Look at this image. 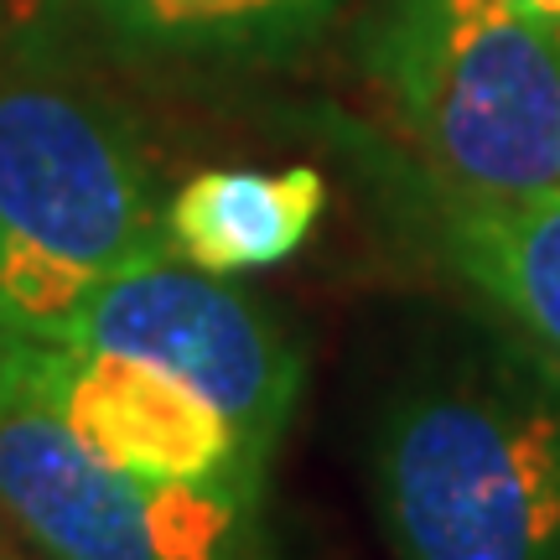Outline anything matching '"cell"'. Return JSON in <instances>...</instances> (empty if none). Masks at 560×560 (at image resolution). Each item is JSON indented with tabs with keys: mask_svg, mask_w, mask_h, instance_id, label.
I'll return each mask as SVG.
<instances>
[{
	"mask_svg": "<svg viewBox=\"0 0 560 560\" xmlns=\"http://www.w3.org/2000/svg\"><path fill=\"white\" fill-rule=\"evenodd\" d=\"M151 255L177 249L136 109L52 0H0V327Z\"/></svg>",
	"mask_w": 560,
	"mask_h": 560,
	"instance_id": "6da1fadb",
	"label": "cell"
},
{
	"mask_svg": "<svg viewBox=\"0 0 560 560\" xmlns=\"http://www.w3.org/2000/svg\"><path fill=\"white\" fill-rule=\"evenodd\" d=\"M369 493L395 560H560V363L503 327L431 342L374 410Z\"/></svg>",
	"mask_w": 560,
	"mask_h": 560,
	"instance_id": "7a4b0ae2",
	"label": "cell"
},
{
	"mask_svg": "<svg viewBox=\"0 0 560 560\" xmlns=\"http://www.w3.org/2000/svg\"><path fill=\"white\" fill-rule=\"evenodd\" d=\"M359 68L425 172L560 187V42L514 0H369Z\"/></svg>",
	"mask_w": 560,
	"mask_h": 560,
	"instance_id": "3957f363",
	"label": "cell"
},
{
	"mask_svg": "<svg viewBox=\"0 0 560 560\" xmlns=\"http://www.w3.org/2000/svg\"><path fill=\"white\" fill-rule=\"evenodd\" d=\"M32 338L156 363L219 405L265 467L306 384V353L291 327L260 296L192 260L182 265V255H151L83 280Z\"/></svg>",
	"mask_w": 560,
	"mask_h": 560,
	"instance_id": "277c9868",
	"label": "cell"
},
{
	"mask_svg": "<svg viewBox=\"0 0 560 560\" xmlns=\"http://www.w3.org/2000/svg\"><path fill=\"white\" fill-rule=\"evenodd\" d=\"M0 514L47 560H285L265 499L109 467L5 369Z\"/></svg>",
	"mask_w": 560,
	"mask_h": 560,
	"instance_id": "5b68a950",
	"label": "cell"
},
{
	"mask_svg": "<svg viewBox=\"0 0 560 560\" xmlns=\"http://www.w3.org/2000/svg\"><path fill=\"white\" fill-rule=\"evenodd\" d=\"M384 234L416 265L457 285L493 327L560 363V187L482 192L359 140Z\"/></svg>",
	"mask_w": 560,
	"mask_h": 560,
	"instance_id": "8992f818",
	"label": "cell"
},
{
	"mask_svg": "<svg viewBox=\"0 0 560 560\" xmlns=\"http://www.w3.org/2000/svg\"><path fill=\"white\" fill-rule=\"evenodd\" d=\"M0 369L109 467L265 499L270 467L244 446L234 420L156 363L0 327Z\"/></svg>",
	"mask_w": 560,
	"mask_h": 560,
	"instance_id": "52a82bcc",
	"label": "cell"
},
{
	"mask_svg": "<svg viewBox=\"0 0 560 560\" xmlns=\"http://www.w3.org/2000/svg\"><path fill=\"white\" fill-rule=\"evenodd\" d=\"M100 52L151 68H280L342 16L348 0H52Z\"/></svg>",
	"mask_w": 560,
	"mask_h": 560,
	"instance_id": "ba28073f",
	"label": "cell"
},
{
	"mask_svg": "<svg viewBox=\"0 0 560 560\" xmlns=\"http://www.w3.org/2000/svg\"><path fill=\"white\" fill-rule=\"evenodd\" d=\"M327 182L317 166L285 172H198L166 198V234L182 260L213 276H244L291 260L312 240Z\"/></svg>",
	"mask_w": 560,
	"mask_h": 560,
	"instance_id": "9c48e42d",
	"label": "cell"
},
{
	"mask_svg": "<svg viewBox=\"0 0 560 560\" xmlns=\"http://www.w3.org/2000/svg\"><path fill=\"white\" fill-rule=\"evenodd\" d=\"M514 5H520L529 21H540L545 32L560 42V0H514Z\"/></svg>",
	"mask_w": 560,
	"mask_h": 560,
	"instance_id": "30bf717a",
	"label": "cell"
}]
</instances>
